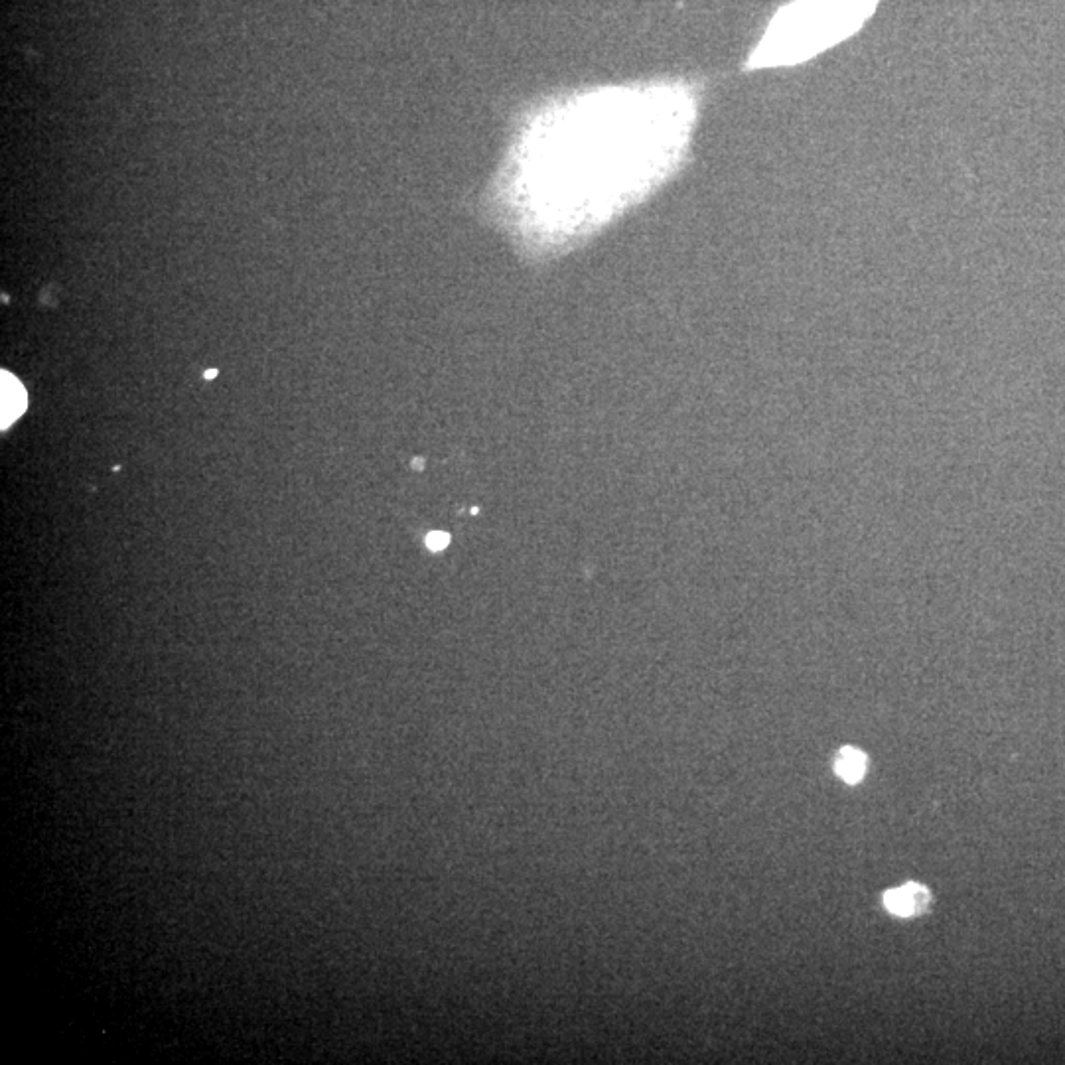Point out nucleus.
<instances>
[{"label": "nucleus", "mask_w": 1065, "mask_h": 1065, "mask_svg": "<svg viewBox=\"0 0 1065 1065\" xmlns=\"http://www.w3.org/2000/svg\"><path fill=\"white\" fill-rule=\"evenodd\" d=\"M699 87L665 81L574 93L525 121L496 210L529 253L563 251L663 184L685 160Z\"/></svg>", "instance_id": "f257e3e1"}, {"label": "nucleus", "mask_w": 1065, "mask_h": 1065, "mask_svg": "<svg viewBox=\"0 0 1065 1065\" xmlns=\"http://www.w3.org/2000/svg\"><path fill=\"white\" fill-rule=\"evenodd\" d=\"M882 0H791L770 20L746 70L791 68L843 44L872 18Z\"/></svg>", "instance_id": "f03ea898"}, {"label": "nucleus", "mask_w": 1065, "mask_h": 1065, "mask_svg": "<svg viewBox=\"0 0 1065 1065\" xmlns=\"http://www.w3.org/2000/svg\"><path fill=\"white\" fill-rule=\"evenodd\" d=\"M929 902H931L929 890L923 888L922 884H914V882L906 884L900 890H890L884 894L886 910L902 918L922 914L929 908Z\"/></svg>", "instance_id": "7ed1b4c3"}, {"label": "nucleus", "mask_w": 1065, "mask_h": 1065, "mask_svg": "<svg viewBox=\"0 0 1065 1065\" xmlns=\"http://www.w3.org/2000/svg\"><path fill=\"white\" fill-rule=\"evenodd\" d=\"M26 411L24 387L6 371H2V428L12 425Z\"/></svg>", "instance_id": "20e7f679"}, {"label": "nucleus", "mask_w": 1065, "mask_h": 1065, "mask_svg": "<svg viewBox=\"0 0 1065 1065\" xmlns=\"http://www.w3.org/2000/svg\"><path fill=\"white\" fill-rule=\"evenodd\" d=\"M837 772L849 783H858L866 772V756L854 748H843L837 758Z\"/></svg>", "instance_id": "39448f33"}, {"label": "nucleus", "mask_w": 1065, "mask_h": 1065, "mask_svg": "<svg viewBox=\"0 0 1065 1065\" xmlns=\"http://www.w3.org/2000/svg\"><path fill=\"white\" fill-rule=\"evenodd\" d=\"M425 543L430 551H442V549L448 547V543H450V535H448V533H442V531H438V533H428V535H426Z\"/></svg>", "instance_id": "423d86ee"}, {"label": "nucleus", "mask_w": 1065, "mask_h": 1065, "mask_svg": "<svg viewBox=\"0 0 1065 1065\" xmlns=\"http://www.w3.org/2000/svg\"><path fill=\"white\" fill-rule=\"evenodd\" d=\"M423 466H425V462H423L421 458H415V460H413V468H415V470H421Z\"/></svg>", "instance_id": "0eeeda50"}, {"label": "nucleus", "mask_w": 1065, "mask_h": 1065, "mask_svg": "<svg viewBox=\"0 0 1065 1065\" xmlns=\"http://www.w3.org/2000/svg\"><path fill=\"white\" fill-rule=\"evenodd\" d=\"M204 377H206V379H215V377H217V371H215V369H208Z\"/></svg>", "instance_id": "6e6552de"}]
</instances>
